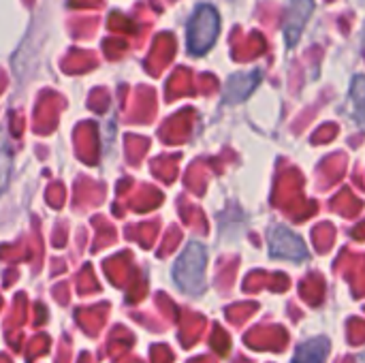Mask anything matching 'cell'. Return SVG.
Wrapping results in <instances>:
<instances>
[{"instance_id": "2", "label": "cell", "mask_w": 365, "mask_h": 363, "mask_svg": "<svg viewBox=\"0 0 365 363\" xmlns=\"http://www.w3.org/2000/svg\"><path fill=\"white\" fill-rule=\"evenodd\" d=\"M220 28V19L214 6L210 4H201L195 13V17L188 24V47L192 53H205L218 34Z\"/></svg>"}, {"instance_id": "1", "label": "cell", "mask_w": 365, "mask_h": 363, "mask_svg": "<svg viewBox=\"0 0 365 363\" xmlns=\"http://www.w3.org/2000/svg\"><path fill=\"white\" fill-rule=\"evenodd\" d=\"M205 263H207L205 248L197 242L188 244L186 250L180 255L173 270V278L184 293L199 295L205 289Z\"/></svg>"}, {"instance_id": "8", "label": "cell", "mask_w": 365, "mask_h": 363, "mask_svg": "<svg viewBox=\"0 0 365 363\" xmlns=\"http://www.w3.org/2000/svg\"><path fill=\"white\" fill-rule=\"evenodd\" d=\"M351 98L357 107V118L365 122V77H355L351 88Z\"/></svg>"}, {"instance_id": "9", "label": "cell", "mask_w": 365, "mask_h": 363, "mask_svg": "<svg viewBox=\"0 0 365 363\" xmlns=\"http://www.w3.org/2000/svg\"><path fill=\"white\" fill-rule=\"evenodd\" d=\"M357 363H365V353H361V355L357 357Z\"/></svg>"}, {"instance_id": "4", "label": "cell", "mask_w": 365, "mask_h": 363, "mask_svg": "<svg viewBox=\"0 0 365 363\" xmlns=\"http://www.w3.org/2000/svg\"><path fill=\"white\" fill-rule=\"evenodd\" d=\"M314 11V2L312 0H291L289 13H287V21H284V36H287V45L293 47L308 21V17Z\"/></svg>"}, {"instance_id": "7", "label": "cell", "mask_w": 365, "mask_h": 363, "mask_svg": "<svg viewBox=\"0 0 365 363\" xmlns=\"http://www.w3.org/2000/svg\"><path fill=\"white\" fill-rule=\"evenodd\" d=\"M11 171H13V148H11L6 131L0 128V195L9 186Z\"/></svg>"}, {"instance_id": "6", "label": "cell", "mask_w": 365, "mask_h": 363, "mask_svg": "<svg viewBox=\"0 0 365 363\" xmlns=\"http://www.w3.org/2000/svg\"><path fill=\"white\" fill-rule=\"evenodd\" d=\"M329 355V340L327 338H312L297 349L293 363H325Z\"/></svg>"}, {"instance_id": "3", "label": "cell", "mask_w": 365, "mask_h": 363, "mask_svg": "<svg viewBox=\"0 0 365 363\" xmlns=\"http://www.w3.org/2000/svg\"><path fill=\"white\" fill-rule=\"evenodd\" d=\"M269 250L276 259H289V261H304L308 257V250L304 242L289 231L287 227H274L269 233Z\"/></svg>"}, {"instance_id": "5", "label": "cell", "mask_w": 365, "mask_h": 363, "mask_svg": "<svg viewBox=\"0 0 365 363\" xmlns=\"http://www.w3.org/2000/svg\"><path fill=\"white\" fill-rule=\"evenodd\" d=\"M261 79V73L259 71H252V73H235L229 77V83H227V92H225V103L229 105H235L240 101H244L259 83Z\"/></svg>"}]
</instances>
